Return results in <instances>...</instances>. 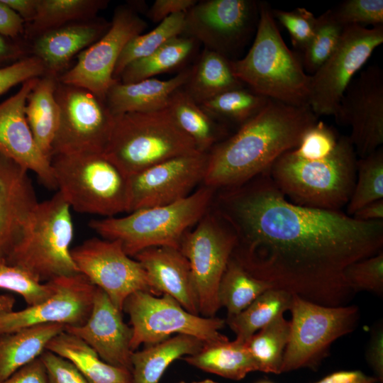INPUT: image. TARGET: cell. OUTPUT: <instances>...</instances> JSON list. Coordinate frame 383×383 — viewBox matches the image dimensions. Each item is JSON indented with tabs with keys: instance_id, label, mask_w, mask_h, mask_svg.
I'll return each mask as SVG.
<instances>
[{
	"instance_id": "obj_1",
	"label": "cell",
	"mask_w": 383,
	"mask_h": 383,
	"mask_svg": "<svg viewBox=\"0 0 383 383\" xmlns=\"http://www.w3.org/2000/svg\"><path fill=\"white\" fill-rule=\"evenodd\" d=\"M212 207L235 234L232 257L254 277L320 305L345 306L355 294L345 269L382 251L383 220L295 204L268 170L216 190Z\"/></svg>"
},
{
	"instance_id": "obj_2",
	"label": "cell",
	"mask_w": 383,
	"mask_h": 383,
	"mask_svg": "<svg viewBox=\"0 0 383 383\" xmlns=\"http://www.w3.org/2000/svg\"><path fill=\"white\" fill-rule=\"evenodd\" d=\"M318 118L309 106L270 99L235 134L209 152L203 184L215 190L233 187L267 171L279 156L298 146Z\"/></svg>"
},
{
	"instance_id": "obj_3",
	"label": "cell",
	"mask_w": 383,
	"mask_h": 383,
	"mask_svg": "<svg viewBox=\"0 0 383 383\" xmlns=\"http://www.w3.org/2000/svg\"><path fill=\"white\" fill-rule=\"evenodd\" d=\"M231 66L235 77L252 91L286 104L309 106L311 75L282 39L267 3L259 2L251 48L242 59L231 60Z\"/></svg>"
},
{
	"instance_id": "obj_4",
	"label": "cell",
	"mask_w": 383,
	"mask_h": 383,
	"mask_svg": "<svg viewBox=\"0 0 383 383\" xmlns=\"http://www.w3.org/2000/svg\"><path fill=\"white\" fill-rule=\"evenodd\" d=\"M357 157L348 137L338 138L328 157L308 160L289 150L279 156L268 172L276 187L291 202L314 209L340 211L353 193Z\"/></svg>"
},
{
	"instance_id": "obj_5",
	"label": "cell",
	"mask_w": 383,
	"mask_h": 383,
	"mask_svg": "<svg viewBox=\"0 0 383 383\" xmlns=\"http://www.w3.org/2000/svg\"><path fill=\"white\" fill-rule=\"evenodd\" d=\"M216 192L202 184L174 203L138 209L123 217L93 220L89 225L104 239L118 240L131 257L152 247L179 248L184 235L211 207Z\"/></svg>"
},
{
	"instance_id": "obj_6",
	"label": "cell",
	"mask_w": 383,
	"mask_h": 383,
	"mask_svg": "<svg viewBox=\"0 0 383 383\" xmlns=\"http://www.w3.org/2000/svg\"><path fill=\"white\" fill-rule=\"evenodd\" d=\"M70 209L59 192L38 202L20 239L4 260L41 282L79 274L70 248L74 233Z\"/></svg>"
},
{
	"instance_id": "obj_7",
	"label": "cell",
	"mask_w": 383,
	"mask_h": 383,
	"mask_svg": "<svg viewBox=\"0 0 383 383\" xmlns=\"http://www.w3.org/2000/svg\"><path fill=\"white\" fill-rule=\"evenodd\" d=\"M199 152L168 109L115 116L104 154L127 177L180 155Z\"/></svg>"
},
{
	"instance_id": "obj_8",
	"label": "cell",
	"mask_w": 383,
	"mask_h": 383,
	"mask_svg": "<svg viewBox=\"0 0 383 383\" xmlns=\"http://www.w3.org/2000/svg\"><path fill=\"white\" fill-rule=\"evenodd\" d=\"M57 188L74 211L111 217L128 211V177L104 153L54 155Z\"/></svg>"
},
{
	"instance_id": "obj_9",
	"label": "cell",
	"mask_w": 383,
	"mask_h": 383,
	"mask_svg": "<svg viewBox=\"0 0 383 383\" xmlns=\"http://www.w3.org/2000/svg\"><path fill=\"white\" fill-rule=\"evenodd\" d=\"M292 321L282 373L316 369L330 345L352 332L359 318L356 306H326L292 294Z\"/></svg>"
},
{
	"instance_id": "obj_10",
	"label": "cell",
	"mask_w": 383,
	"mask_h": 383,
	"mask_svg": "<svg viewBox=\"0 0 383 383\" xmlns=\"http://www.w3.org/2000/svg\"><path fill=\"white\" fill-rule=\"evenodd\" d=\"M123 311L130 316L133 352L141 344L153 345L172 334L191 335L205 344L228 340L220 333L223 319L193 314L167 294L160 297L144 291L134 292L125 301Z\"/></svg>"
},
{
	"instance_id": "obj_11",
	"label": "cell",
	"mask_w": 383,
	"mask_h": 383,
	"mask_svg": "<svg viewBox=\"0 0 383 383\" xmlns=\"http://www.w3.org/2000/svg\"><path fill=\"white\" fill-rule=\"evenodd\" d=\"M235 242L233 230L212 206L182 240L179 249L189 263L204 317H214L220 309L218 287Z\"/></svg>"
},
{
	"instance_id": "obj_12",
	"label": "cell",
	"mask_w": 383,
	"mask_h": 383,
	"mask_svg": "<svg viewBox=\"0 0 383 383\" xmlns=\"http://www.w3.org/2000/svg\"><path fill=\"white\" fill-rule=\"evenodd\" d=\"M55 94L60 119L51 157L75 152L104 153L115 120L105 101L84 88L59 81Z\"/></svg>"
},
{
	"instance_id": "obj_13",
	"label": "cell",
	"mask_w": 383,
	"mask_h": 383,
	"mask_svg": "<svg viewBox=\"0 0 383 383\" xmlns=\"http://www.w3.org/2000/svg\"><path fill=\"white\" fill-rule=\"evenodd\" d=\"M382 43L383 25L345 26L332 55L311 75L309 104L318 117L336 116L352 79Z\"/></svg>"
},
{
	"instance_id": "obj_14",
	"label": "cell",
	"mask_w": 383,
	"mask_h": 383,
	"mask_svg": "<svg viewBox=\"0 0 383 383\" xmlns=\"http://www.w3.org/2000/svg\"><path fill=\"white\" fill-rule=\"evenodd\" d=\"M147 26L133 5L117 7L106 33L77 55L75 65L60 74L58 81L84 88L104 101L108 90L117 82L113 72L123 48Z\"/></svg>"
},
{
	"instance_id": "obj_15",
	"label": "cell",
	"mask_w": 383,
	"mask_h": 383,
	"mask_svg": "<svg viewBox=\"0 0 383 383\" xmlns=\"http://www.w3.org/2000/svg\"><path fill=\"white\" fill-rule=\"evenodd\" d=\"M71 255L79 272L103 290L121 312L133 293L155 295L141 264L125 252L118 240L93 238L71 250Z\"/></svg>"
},
{
	"instance_id": "obj_16",
	"label": "cell",
	"mask_w": 383,
	"mask_h": 383,
	"mask_svg": "<svg viewBox=\"0 0 383 383\" xmlns=\"http://www.w3.org/2000/svg\"><path fill=\"white\" fill-rule=\"evenodd\" d=\"M258 20L253 0L197 1L185 12L184 35L228 58L256 31Z\"/></svg>"
},
{
	"instance_id": "obj_17",
	"label": "cell",
	"mask_w": 383,
	"mask_h": 383,
	"mask_svg": "<svg viewBox=\"0 0 383 383\" xmlns=\"http://www.w3.org/2000/svg\"><path fill=\"white\" fill-rule=\"evenodd\" d=\"M209 152L171 158L128 177V211L164 206L190 195L203 184Z\"/></svg>"
},
{
	"instance_id": "obj_18",
	"label": "cell",
	"mask_w": 383,
	"mask_h": 383,
	"mask_svg": "<svg viewBox=\"0 0 383 383\" xmlns=\"http://www.w3.org/2000/svg\"><path fill=\"white\" fill-rule=\"evenodd\" d=\"M351 127L348 137L356 155L363 158L383 143V73L370 66L348 85L335 116Z\"/></svg>"
},
{
	"instance_id": "obj_19",
	"label": "cell",
	"mask_w": 383,
	"mask_h": 383,
	"mask_svg": "<svg viewBox=\"0 0 383 383\" xmlns=\"http://www.w3.org/2000/svg\"><path fill=\"white\" fill-rule=\"evenodd\" d=\"M54 293L43 302L0 314V335L40 324H83L91 310L96 286L81 273L52 279Z\"/></svg>"
},
{
	"instance_id": "obj_20",
	"label": "cell",
	"mask_w": 383,
	"mask_h": 383,
	"mask_svg": "<svg viewBox=\"0 0 383 383\" xmlns=\"http://www.w3.org/2000/svg\"><path fill=\"white\" fill-rule=\"evenodd\" d=\"M38 78L23 82L14 95L0 103V153L34 172L48 188L57 189L50 160L36 143L25 114L27 96Z\"/></svg>"
},
{
	"instance_id": "obj_21",
	"label": "cell",
	"mask_w": 383,
	"mask_h": 383,
	"mask_svg": "<svg viewBox=\"0 0 383 383\" xmlns=\"http://www.w3.org/2000/svg\"><path fill=\"white\" fill-rule=\"evenodd\" d=\"M65 331L84 341L106 363L131 372V328L101 289L96 287L87 321L80 326H65Z\"/></svg>"
},
{
	"instance_id": "obj_22",
	"label": "cell",
	"mask_w": 383,
	"mask_h": 383,
	"mask_svg": "<svg viewBox=\"0 0 383 383\" xmlns=\"http://www.w3.org/2000/svg\"><path fill=\"white\" fill-rule=\"evenodd\" d=\"M28 172L0 153V260L18 241L38 204Z\"/></svg>"
},
{
	"instance_id": "obj_23",
	"label": "cell",
	"mask_w": 383,
	"mask_h": 383,
	"mask_svg": "<svg viewBox=\"0 0 383 383\" xmlns=\"http://www.w3.org/2000/svg\"><path fill=\"white\" fill-rule=\"evenodd\" d=\"M133 257L145 270L156 296L169 295L187 311L200 314L189 263L179 248L152 247Z\"/></svg>"
},
{
	"instance_id": "obj_24",
	"label": "cell",
	"mask_w": 383,
	"mask_h": 383,
	"mask_svg": "<svg viewBox=\"0 0 383 383\" xmlns=\"http://www.w3.org/2000/svg\"><path fill=\"white\" fill-rule=\"evenodd\" d=\"M110 26L94 18L49 30L32 41V55L41 60L47 74L59 77L71 60L101 38Z\"/></svg>"
},
{
	"instance_id": "obj_25",
	"label": "cell",
	"mask_w": 383,
	"mask_h": 383,
	"mask_svg": "<svg viewBox=\"0 0 383 383\" xmlns=\"http://www.w3.org/2000/svg\"><path fill=\"white\" fill-rule=\"evenodd\" d=\"M190 74L191 68H187L167 80L152 77L131 83L117 81L108 90L104 101L113 116L165 109L172 94L187 82Z\"/></svg>"
},
{
	"instance_id": "obj_26",
	"label": "cell",
	"mask_w": 383,
	"mask_h": 383,
	"mask_svg": "<svg viewBox=\"0 0 383 383\" xmlns=\"http://www.w3.org/2000/svg\"><path fill=\"white\" fill-rule=\"evenodd\" d=\"M57 82L58 77L50 74L40 77L29 92L25 106L26 118L35 140L50 160L60 119L55 94Z\"/></svg>"
},
{
	"instance_id": "obj_27",
	"label": "cell",
	"mask_w": 383,
	"mask_h": 383,
	"mask_svg": "<svg viewBox=\"0 0 383 383\" xmlns=\"http://www.w3.org/2000/svg\"><path fill=\"white\" fill-rule=\"evenodd\" d=\"M65 328L59 323L40 324L0 335V382L39 357Z\"/></svg>"
},
{
	"instance_id": "obj_28",
	"label": "cell",
	"mask_w": 383,
	"mask_h": 383,
	"mask_svg": "<svg viewBox=\"0 0 383 383\" xmlns=\"http://www.w3.org/2000/svg\"><path fill=\"white\" fill-rule=\"evenodd\" d=\"M204 343L193 336L178 334L131 355V383H159L175 360L199 352Z\"/></svg>"
},
{
	"instance_id": "obj_29",
	"label": "cell",
	"mask_w": 383,
	"mask_h": 383,
	"mask_svg": "<svg viewBox=\"0 0 383 383\" xmlns=\"http://www.w3.org/2000/svg\"><path fill=\"white\" fill-rule=\"evenodd\" d=\"M46 350L71 362L89 383H131V371L106 363L79 338L62 331Z\"/></svg>"
},
{
	"instance_id": "obj_30",
	"label": "cell",
	"mask_w": 383,
	"mask_h": 383,
	"mask_svg": "<svg viewBox=\"0 0 383 383\" xmlns=\"http://www.w3.org/2000/svg\"><path fill=\"white\" fill-rule=\"evenodd\" d=\"M243 87L245 86L234 75L229 58L204 48L191 68L183 89L201 104L225 91Z\"/></svg>"
},
{
	"instance_id": "obj_31",
	"label": "cell",
	"mask_w": 383,
	"mask_h": 383,
	"mask_svg": "<svg viewBox=\"0 0 383 383\" xmlns=\"http://www.w3.org/2000/svg\"><path fill=\"white\" fill-rule=\"evenodd\" d=\"M184 360L201 370L237 381L257 371L246 343L235 340L204 344L199 352Z\"/></svg>"
},
{
	"instance_id": "obj_32",
	"label": "cell",
	"mask_w": 383,
	"mask_h": 383,
	"mask_svg": "<svg viewBox=\"0 0 383 383\" xmlns=\"http://www.w3.org/2000/svg\"><path fill=\"white\" fill-rule=\"evenodd\" d=\"M167 109L199 152H209L226 133L225 126L206 113L183 87L172 94Z\"/></svg>"
},
{
	"instance_id": "obj_33",
	"label": "cell",
	"mask_w": 383,
	"mask_h": 383,
	"mask_svg": "<svg viewBox=\"0 0 383 383\" xmlns=\"http://www.w3.org/2000/svg\"><path fill=\"white\" fill-rule=\"evenodd\" d=\"M107 0H38L33 21L25 24L23 37L30 41L55 28L96 18L104 9Z\"/></svg>"
},
{
	"instance_id": "obj_34",
	"label": "cell",
	"mask_w": 383,
	"mask_h": 383,
	"mask_svg": "<svg viewBox=\"0 0 383 383\" xmlns=\"http://www.w3.org/2000/svg\"><path fill=\"white\" fill-rule=\"evenodd\" d=\"M197 43L184 34L175 37L152 54L129 63L123 70L118 81L135 82L176 70L192 57Z\"/></svg>"
},
{
	"instance_id": "obj_35",
	"label": "cell",
	"mask_w": 383,
	"mask_h": 383,
	"mask_svg": "<svg viewBox=\"0 0 383 383\" xmlns=\"http://www.w3.org/2000/svg\"><path fill=\"white\" fill-rule=\"evenodd\" d=\"M292 301V294L272 287L261 294L240 313L227 318L226 323L235 334V340L246 343L277 316L289 310Z\"/></svg>"
},
{
	"instance_id": "obj_36",
	"label": "cell",
	"mask_w": 383,
	"mask_h": 383,
	"mask_svg": "<svg viewBox=\"0 0 383 383\" xmlns=\"http://www.w3.org/2000/svg\"><path fill=\"white\" fill-rule=\"evenodd\" d=\"M272 287H274L272 284L254 277L231 257L218 287L220 308L226 309L227 318L234 316Z\"/></svg>"
},
{
	"instance_id": "obj_37",
	"label": "cell",
	"mask_w": 383,
	"mask_h": 383,
	"mask_svg": "<svg viewBox=\"0 0 383 383\" xmlns=\"http://www.w3.org/2000/svg\"><path fill=\"white\" fill-rule=\"evenodd\" d=\"M290 328V321L284 318V314H280L246 342L257 371L275 374L282 373Z\"/></svg>"
},
{
	"instance_id": "obj_38",
	"label": "cell",
	"mask_w": 383,
	"mask_h": 383,
	"mask_svg": "<svg viewBox=\"0 0 383 383\" xmlns=\"http://www.w3.org/2000/svg\"><path fill=\"white\" fill-rule=\"evenodd\" d=\"M270 99L245 87L225 91L199 104L213 118L243 125L267 104Z\"/></svg>"
},
{
	"instance_id": "obj_39",
	"label": "cell",
	"mask_w": 383,
	"mask_h": 383,
	"mask_svg": "<svg viewBox=\"0 0 383 383\" xmlns=\"http://www.w3.org/2000/svg\"><path fill=\"white\" fill-rule=\"evenodd\" d=\"M185 27V13L173 14L147 33L131 39L123 48L116 62L113 78L118 79L123 70L131 62L145 57L171 39L183 35Z\"/></svg>"
},
{
	"instance_id": "obj_40",
	"label": "cell",
	"mask_w": 383,
	"mask_h": 383,
	"mask_svg": "<svg viewBox=\"0 0 383 383\" xmlns=\"http://www.w3.org/2000/svg\"><path fill=\"white\" fill-rule=\"evenodd\" d=\"M355 184L347 204L348 216L372 201L383 199V149L379 148L357 161Z\"/></svg>"
},
{
	"instance_id": "obj_41",
	"label": "cell",
	"mask_w": 383,
	"mask_h": 383,
	"mask_svg": "<svg viewBox=\"0 0 383 383\" xmlns=\"http://www.w3.org/2000/svg\"><path fill=\"white\" fill-rule=\"evenodd\" d=\"M344 28L334 18L331 9L316 18L313 38L303 50L304 70L313 74L328 60L336 48Z\"/></svg>"
},
{
	"instance_id": "obj_42",
	"label": "cell",
	"mask_w": 383,
	"mask_h": 383,
	"mask_svg": "<svg viewBox=\"0 0 383 383\" xmlns=\"http://www.w3.org/2000/svg\"><path fill=\"white\" fill-rule=\"evenodd\" d=\"M0 289L21 295L28 306L38 304L55 292L52 280L42 283L24 269L0 260Z\"/></svg>"
},
{
	"instance_id": "obj_43",
	"label": "cell",
	"mask_w": 383,
	"mask_h": 383,
	"mask_svg": "<svg viewBox=\"0 0 383 383\" xmlns=\"http://www.w3.org/2000/svg\"><path fill=\"white\" fill-rule=\"evenodd\" d=\"M345 279L354 293L367 291L383 294V251L353 262L345 270Z\"/></svg>"
},
{
	"instance_id": "obj_44",
	"label": "cell",
	"mask_w": 383,
	"mask_h": 383,
	"mask_svg": "<svg viewBox=\"0 0 383 383\" xmlns=\"http://www.w3.org/2000/svg\"><path fill=\"white\" fill-rule=\"evenodd\" d=\"M331 11L334 18L343 26L383 25L382 0H347Z\"/></svg>"
},
{
	"instance_id": "obj_45",
	"label": "cell",
	"mask_w": 383,
	"mask_h": 383,
	"mask_svg": "<svg viewBox=\"0 0 383 383\" xmlns=\"http://www.w3.org/2000/svg\"><path fill=\"white\" fill-rule=\"evenodd\" d=\"M338 138L335 131L323 121H318L303 134L293 152L308 160L324 159L334 151Z\"/></svg>"
},
{
	"instance_id": "obj_46",
	"label": "cell",
	"mask_w": 383,
	"mask_h": 383,
	"mask_svg": "<svg viewBox=\"0 0 383 383\" xmlns=\"http://www.w3.org/2000/svg\"><path fill=\"white\" fill-rule=\"evenodd\" d=\"M272 13L288 30L294 46L303 52L314 34L316 24L314 15L304 8L289 11L272 9Z\"/></svg>"
},
{
	"instance_id": "obj_47",
	"label": "cell",
	"mask_w": 383,
	"mask_h": 383,
	"mask_svg": "<svg viewBox=\"0 0 383 383\" xmlns=\"http://www.w3.org/2000/svg\"><path fill=\"white\" fill-rule=\"evenodd\" d=\"M45 73V68L41 60L32 55L1 67L0 95L18 84L40 77Z\"/></svg>"
},
{
	"instance_id": "obj_48",
	"label": "cell",
	"mask_w": 383,
	"mask_h": 383,
	"mask_svg": "<svg viewBox=\"0 0 383 383\" xmlns=\"http://www.w3.org/2000/svg\"><path fill=\"white\" fill-rule=\"evenodd\" d=\"M50 383H89L69 360L45 350L40 356Z\"/></svg>"
},
{
	"instance_id": "obj_49",
	"label": "cell",
	"mask_w": 383,
	"mask_h": 383,
	"mask_svg": "<svg viewBox=\"0 0 383 383\" xmlns=\"http://www.w3.org/2000/svg\"><path fill=\"white\" fill-rule=\"evenodd\" d=\"M367 362L372 370L374 377L379 383L383 382V326L382 321L375 324L371 331L366 351Z\"/></svg>"
},
{
	"instance_id": "obj_50",
	"label": "cell",
	"mask_w": 383,
	"mask_h": 383,
	"mask_svg": "<svg viewBox=\"0 0 383 383\" xmlns=\"http://www.w3.org/2000/svg\"><path fill=\"white\" fill-rule=\"evenodd\" d=\"M196 0H156L146 11L147 17L160 23L167 17L178 13H185Z\"/></svg>"
},
{
	"instance_id": "obj_51",
	"label": "cell",
	"mask_w": 383,
	"mask_h": 383,
	"mask_svg": "<svg viewBox=\"0 0 383 383\" xmlns=\"http://www.w3.org/2000/svg\"><path fill=\"white\" fill-rule=\"evenodd\" d=\"M0 383H50L40 357L21 367Z\"/></svg>"
},
{
	"instance_id": "obj_52",
	"label": "cell",
	"mask_w": 383,
	"mask_h": 383,
	"mask_svg": "<svg viewBox=\"0 0 383 383\" xmlns=\"http://www.w3.org/2000/svg\"><path fill=\"white\" fill-rule=\"evenodd\" d=\"M24 30L23 20L0 0V34L18 40L20 36L23 35Z\"/></svg>"
},
{
	"instance_id": "obj_53",
	"label": "cell",
	"mask_w": 383,
	"mask_h": 383,
	"mask_svg": "<svg viewBox=\"0 0 383 383\" xmlns=\"http://www.w3.org/2000/svg\"><path fill=\"white\" fill-rule=\"evenodd\" d=\"M27 45L0 34V68L11 65L28 55Z\"/></svg>"
},
{
	"instance_id": "obj_54",
	"label": "cell",
	"mask_w": 383,
	"mask_h": 383,
	"mask_svg": "<svg viewBox=\"0 0 383 383\" xmlns=\"http://www.w3.org/2000/svg\"><path fill=\"white\" fill-rule=\"evenodd\" d=\"M374 376H368L360 370H343L328 374L313 383H377Z\"/></svg>"
},
{
	"instance_id": "obj_55",
	"label": "cell",
	"mask_w": 383,
	"mask_h": 383,
	"mask_svg": "<svg viewBox=\"0 0 383 383\" xmlns=\"http://www.w3.org/2000/svg\"><path fill=\"white\" fill-rule=\"evenodd\" d=\"M7 6L16 12L25 22L31 23L35 17L38 0H1Z\"/></svg>"
},
{
	"instance_id": "obj_56",
	"label": "cell",
	"mask_w": 383,
	"mask_h": 383,
	"mask_svg": "<svg viewBox=\"0 0 383 383\" xmlns=\"http://www.w3.org/2000/svg\"><path fill=\"white\" fill-rule=\"evenodd\" d=\"M352 216L363 221L383 220V199L365 205Z\"/></svg>"
},
{
	"instance_id": "obj_57",
	"label": "cell",
	"mask_w": 383,
	"mask_h": 383,
	"mask_svg": "<svg viewBox=\"0 0 383 383\" xmlns=\"http://www.w3.org/2000/svg\"><path fill=\"white\" fill-rule=\"evenodd\" d=\"M15 298L10 295H0V314L13 311Z\"/></svg>"
},
{
	"instance_id": "obj_58",
	"label": "cell",
	"mask_w": 383,
	"mask_h": 383,
	"mask_svg": "<svg viewBox=\"0 0 383 383\" xmlns=\"http://www.w3.org/2000/svg\"><path fill=\"white\" fill-rule=\"evenodd\" d=\"M197 383H217L211 379H205V380H203V381H200V382H197Z\"/></svg>"
},
{
	"instance_id": "obj_59",
	"label": "cell",
	"mask_w": 383,
	"mask_h": 383,
	"mask_svg": "<svg viewBox=\"0 0 383 383\" xmlns=\"http://www.w3.org/2000/svg\"><path fill=\"white\" fill-rule=\"evenodd\" d=\"M257 383H272V382H268V381H262V382H259Z\"/></svg>"
},
{
	"instance_id": "obj_60",
	"label": "cell",
	"mask_w": 383,
	"mask_h": 383,
	"mask_svg": "<svg viewBox=\"0 0 383 383\" xmlns=\"http://www.w3.org/2000/svg\"><path fill=\"white\" fill-rule=\"evenodd\" d=\"M177 383H197V382H177Z\"/></svg>"
},
{
	"instance_id": "obj_61",
	"label": "cell",
	"mask_w": 383,
	"mask_h": 383,
	"mask_svg": "<svg viewBox=\"0 0 383 383\" xmlns=\"http://www.w3.org/2000/svg\"><path fill=\"white\" fill-rule=\"evenodd\" d=\"M377 383H379V382H377Z\"/></svg>"
}]
</instances>
